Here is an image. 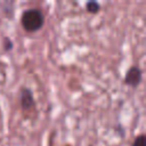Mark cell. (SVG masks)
I'll use <instances>...</instances> for the list:
<instances>
[{
    "instance_id": "obj_3",
    "label": "cell",
    "mask_w": 146,
    "mask_h": 146,
    "mask_svg": "<svg viewBox=\"0 0 146 146\" xmlns=\"http://www.w3.org/2000/svg\"><path fill=\"white\" fill-rule=\"evenodd\" d=\"M21 103H22V107L24 110H30L31 107L34 106V100H33V96L32 92L29 89H23L22 95H21Z\"/></svg>"
},
{
    "instance_id": "obj_4",
    "label": "cell",
    "mask_w": 146,
    "mask_h": 146,
    "mask_svg": "<svg viewBox=\"0 0 146 146\" xmlns=\"http://www.w3.org/2000/svg\"><path fill=\"white\" fill-rule=\"evenodd\" d=\"M87 8H88L89 11L96 13V11L99 9V5H98L97 2H95V1H91V2H88V3H87Z\"/></svg>"
},
{
    "instance_id": "obj_2",
    "label": "cell",
    "mask_w": 146,
    "mask_h": 146,
    "mask_svg": "<svg viewBox=\"0 0 146 146\" xmlns=\"http://www.w3.org/2000/svg\"><path fill=\"white\" fill-rule=\"evenodd\" d=\"M140 80H141V71L139 70V67L132 66L127 72L125 83H128V84H130L132 87H136V86H138V83L140 82Z\"/></svg>"
},
{
    "instance_id": "obj_5",
    "label": "cell",
    "mask_w": 146,
    "mask_h": 146,
    "mask_svg": "<svg viewBox=\"0 0 146 146\" xmlns=\"http://www.w3.org/2000/svg\"><path fill=\"white\" fill-rule=\"evenodd\" d=\"M132 146H145V136H144V135L138 136V137L135 139Z\"/></svg>"
},
{
    "instance_id": "obj_1",
    "label": "cell",
    "mask_w": 146,
    "mask_h": 146,
    "mask_svg": "<svg viewBox=\"0 0 146 146\" xmlns=\"http://www.w3.org/2000/svg\"><path fill=\"white\" fill-rule=\"evenodd\" d=\"M43 14L39 9H29L22 15V25L29 32H34L43 25Z\"/></svg>"
}]
</instances>
